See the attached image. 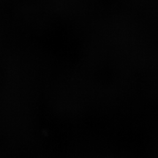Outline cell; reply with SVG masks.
I'll use <instances>...</instances> for the list:
<instances>
[]
</instances>
